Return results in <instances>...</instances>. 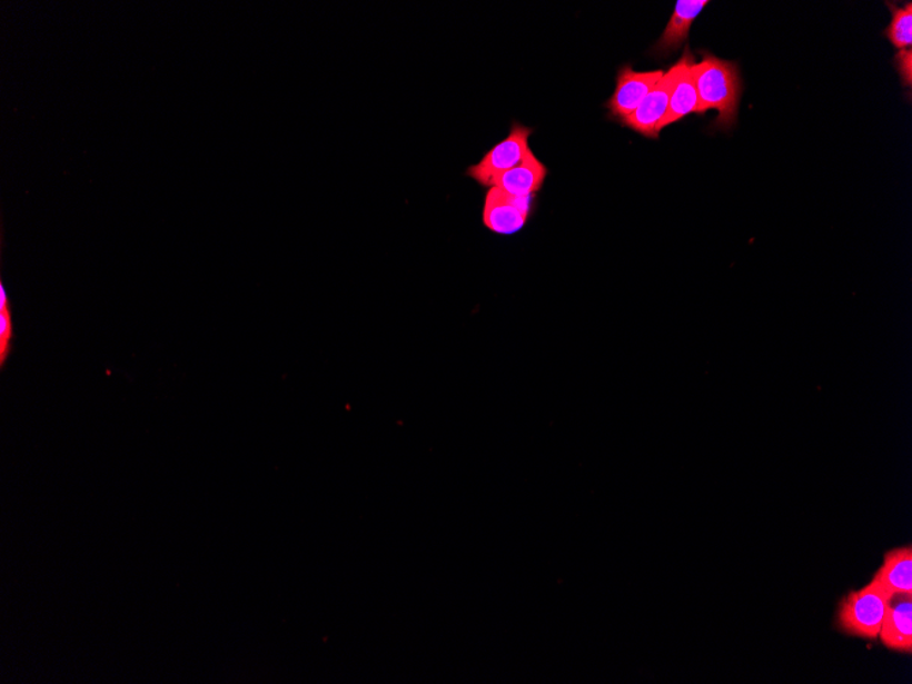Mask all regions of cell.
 Wrapping results in <instances>:
<instances>
[{
  "label": "cell",
  "mask_w": 912,
  "mask_h": 684,
  "mask_svg": "<svg viewBox=\"0 0 912 684\" xmlns=\"http://www.w3.org/2000/svg\"><path fill=\"white\" fill-rule=\"evenodd\" d=\"M702 61L693 66L695 88L698 93V116L717 110L715 126L730 130L736 123L742 99L743 83L735 62L724 61L702 51Z\"/></svg>",
  "instance_id": "cell-1"
},
{
  "label": "cell",
  "mask_w": 912,
  "mask_h": 684,
  "mask_svg": "<svg viewBox=\"0 0 912 684\" xmlns=\"http://www.w3.org/2000/svg\"><path fill=\"white\" fill-rule=\"evenodd\" d=\"M677 71H680V68L676 63L672 66L667 73H664L662 80L646 96L637 110L621 123L647 138H658V126L662 123L665 113H667Z\"/></svg>",
  "instance_id": "cell-6"
},
{
  "label": "cell",
  "mask_w": 912,
  "mask_h": 684,
  "mask_svg": "<svg viewBox=\"0 0 912 684\" xmlns=\"http://www.w3.org/2000/svg\"><path fill=\"white\" fill-rule=\"evenodd\" d=\"M16 338L13 315L11 305L4 286L0 285V366L4 368L6 363L13 351V339Z\"/></svg>",
  "instance_id": "cell-13"
},
{
  "label": "cell",
  "mask_w": 912,
  "mask_h": 684,
  "mask_svg": "<svg viewBox=\"0 0 912 684\" xmlns=\"http://www.w3.org/2000/svg\"><path fill=\"white\" fill-rule=\"evenodd\" d=\"M891 10L892 21L885 29V36L898 50H911L912 47V3L905 2L902 8L896 3L886 2Z\"/></svg>",
  "instance_id": "cell-12"
},
{
  "label": "cell",
  "mask_w": 912,
  "mask_h": 684,
  "mask_svg": "<svg viewBox=\"0 0 912 684\" xmlns=\"http://www.w3.org/2000/svg\"><path fill=\"white\" fill-rule=\"evenodd\" d=\"M873 582L888 596L912 597V549L904 547L888 552Z\"/></svg>",
  "instance_id": "cell-9"
},
{
  "label": "cell",
  "mask_w": 912,
  "mask_h": 684,
  "mask_svg": "<svg viewBox=\"0 0 912 684\" xmlns=\"http://www.w3.org/2000/svg\"><path fill=\"white\" fill-rule=\"evenodd\" d=\"M547 166L536 158L533 151L526 156L524 163L502 174L492 184L506 194L517 197L534 196L542 190L547 178ZM490 186V188H492Z\"/></svg>",
  "instance_id": "cell-11"
},
{
  "label": "cell",
  "mask_w": 912,
  "mask_h": 684,
  "mask_svg": "<svg viewBox=\"0 0 912 684\" xmlns=\"http://www.w3.org/2000/svg\"><path fill=\"white\" fill-rule=\"evenodd\" d=\"M694 63L695 58L692 51H690V48L686 47L682 58L677 61L680 71H677L675 86L674 89H672L667 113H665L662 123H660L658 131H662L670 125L682 121V119L688 117L690 113H697L698 93L697 88H695L693 75Z\"/></svg>",
  "instance_id": "cell-7"
},
{
  "label": "cell",
  "mask_w": 912,
  "mask_h": 684,
  "mask_svg": "<svg viewBox=\"0 0 912 684\" xmlns=\"http://www.w3.org/2000/svg\"><path fill=\"white\" fill-rule=\"evenodd\" d=\"M532 133V128L514 122L509 135L489 149L477 165L467 168L466 176L485 188H490L502 174L524 163L526 156L532 151L529 147Z\"/></svg>",
  "instance_id": "cell-3"
},
{
  "label": "cell",
  "mask_w": 912,
  "mask_h": 684,
  "mask_svg": "<svg viewBox=\"0 0 912 684\" xmlns=\"http://www.w3.org/2000/svg\"><path fill=\"white\" fill-rule=\"evenodd\" d=\"M895 66L903 87L912 86V50H900L896 53Z\"/></svg>",
  "instance_id": "cell-14"
},
{
  "label": "cell",
  "mask_w": 912,
  "mask_h": 684,
  "mask_svg": "<svg viewBox=\"0 0 912 684\" xmlns=\"http://www.w3.org/2000/svg\"><path fill=\"white\" fill-rule=\"evenodd\" d=\"M891 599L873 581L863 589L850 593L840 604V630L852 637L878 640Z\"/></svg>",
  "instance_id": "cell-2"
},
{
  "label": "cell",
  "mask_w": 912,
  "mask_h": 684,
  "mask_svg": "<svg viewBox=\"0 0 912 684\" xmlns=\"http://www.w3.org/2000/svg\"><path fill=\"white\" fill-rule=\"evenodd\" d=\"M710 4L707 0H680L676 2L674 14H672L667 28L662 38L654 46L653 51L658 57H667L670 53L681 48L688 39L690 29L697 20L701 11Z\"/></svg>",
  "instance_id": "cell-10"
},
{
  "label": "cell",
  "mask_w": 912,
  "mask_h": 684,
  "mask_svg": "<svg viewBox=\"0 0 912 684\" xmlns=\"http://www.w3.org/2000/svg\"><path fill=\"white\" fill-rule=\"evenodd\" d=\"M663 76V70L635 71L632 66H623L616 78L615 92L607 103L611 117L623 122L632 116Z\"/></svg>",
  "instance_id": "cell-5"
},
{
  "label": "cell",
  "mask_w": 912,
  "mask_h": 684,
  "mask_svg": "<svg viewBox=\"0 0 912 684\" xmlns=\"http://www.w3.org/2000/svg\"><path fill=\"white\" fill-rule=\"evenodd\" d=\"M533 201L534 196H512L492 186L485 195L483 224L499 236H514L529 220Z\"/></svg>",
  "instance_id": "cell-4"
},
{
  "label": "cell",
  "mask_w": 912,
  "mask_h": 684,
  "mask_svg": "<svg viewBox=\"0 0 912 684\" xmlns=\"http://www.w3.org/2000/svg\"><path fill=\"white\" fill-rule=\"evenodd\" d=\"M879 638L888 650L912 652V597H892Z\"/></svg>",
  "instance_id": "cell-8"
}]
</instances>
